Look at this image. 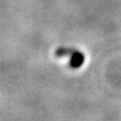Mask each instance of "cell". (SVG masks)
Segmentation results:
<instances>
[{
	"instance_id": "cell-1",
	"label": "cell",
	"mask_w": 121,
	"mask_h": 121,
	"mask_svg": "<svg viewBox=\"0 0 121 121\" xmlns=\"http://www.w3.org/2000/svg\"><path fill=\"white\" fill-rule=\"evenodd\" d=\"M55 56L56 58H65V56H69L70 62L69 67L71 69H79L82 65L84 64L85 56L82 52L75 50V48H56L55 52Z\"/></svg>"
}]
</instances>
